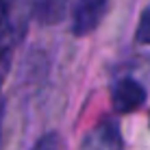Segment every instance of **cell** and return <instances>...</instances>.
Here are the masks:
<instances>
[{
	"label": "cell",
	"instance_id": "1",
	"mask_svg": "<svg viewBox=\"0 0 150 150\" xmlns=\"http://www.w3.org/2000/svg\"><path fill=\"white\" fill-rule=\"evenodd\" d=\"M109 0H79L74 9V20H72V30L74 35H87L91 33L100 20L107 13Z\"/></svg>",
	"mask_w": 150,
	"mask_h": 150
},
{
	"label": "cell",
	"instance_id": "2",
	"mask_svg": "<svg viewBox=\"0 0 150 150\" xmlns=\"http://www.w3.org/2000/svg\"><path fill=\"white\" fill-rule=\"evenodd\" d=\"M81 150H122V137L113 120L100 122L91 128L81 144Z\"/></svg>",
	"mask_w": 150,
	"mask_h": 150
},
{
	"label": "cell",
	"instance_id": "5",
	"mask_svg": "<svg viewBox=\"0 0 150 150\" xmlns=\"http://www.w3.org/2000/svg\"><path fill=\"white\" fill-rule=\"evenodd\" d=\"M61 146V139L57 133H46L44 137L37 139V144L33 146V150H59Z\"/></svg>",
	"mask_w": 150,
	"mask_h": 150
},
{
	"label": "cell",
	"instance_id": "6",
	"mask_svg": "<svg viewBox=\"0 0 150 150\" xmlns=\"http://www.w3.org/2000/svg\"><path fill=\"white\" fill-rule=\"evenodd\" d=\"M2 11H4V2L0 0V18H2Z\"/></svg>",
	"mask_w": 150,
	"mask_h": 150
},
{
	"label": "cell",
	"instance_id": "3",
	"mask_svg": "<svg viewBox=\"0 0 150 150\" xmlns=\"http://www.w3.org/2000/svg\"><path fill=\"white\" fill-rule=\"evenodd\" d=\"M146 98V91L133 79H124L113 87V109L117 113H131L135 111Z\"/></svg>",
	"mask_w": 150,
	"mask_h": 150
},
{
	"label": "cell",
	"instance_id": "4",
	"mask_svg": "<svg viewBox=\"0 0 150 150\" xmlns=\"http://www.w3.org/2000/svg\"><path fill=\"white\" fill-rule=\"evenodd\" d=\"M137 41H139V44H150V7L142 13V18H139Z\"/></svg>",
	"mask_w": 150,
	"mask_h": 150
}]
</instances>
